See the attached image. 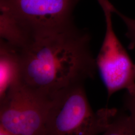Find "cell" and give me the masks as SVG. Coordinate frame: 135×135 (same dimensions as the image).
<instances>
[{
    "instance_id": "obj_1",
    "label": "cell",
    "mask_w": 135,
    "mask_h": 135,
    "mask_svg": "<svg viewBox=\"0 0 135 135\" xmlns=\"http://www.w3.org/2000/svg\"><path fill=\"white\" fill-rule=\"evenodd\" d=\"M19 50L21 83L52 96L66 87L95 77L91 37L74 23L46 29L24 28Z\"/></svg>"
},
{
    "instance_id": "obj_2",
    "label": "cell",
    "mask_w": 135,
    "mask_h": 135,
    "mask_svg": "<svg viewBox=\"0 0 135 135\" xmlns=\"http://www.w3.org/2000/svg\"><path fill=\"white\" fill-rule=\"evenodd\" d=\"M112 109L94 112L83 83L66 87L51 97L46 135H94L104 134Z\"/></svg>"
},
{
    "instance_id": "obj_3",
    "label": "cell",
    "mask_w": 135,
    "mask_h": 135,
    "mask_svg": "<svg viewBox=\"0 0 135 135\" xmlns=\"http://www.w3.org/2000/svg\"><path fill=\"white\" fill-rule=\"evenodd\" d=\"M51 97L20 83L0 99V135H46Z\"/></svg>"
},
{
    "instance_id": "obj_4",
    "label": "cell",
    "mask_w": 135,
    "mask_h": 135,
    "mask_svg": "<svg viewBox=\"0 0 135 135\" xmlns=\"http://www.w3.org/2000/svg\"><path fill=\"white\" fill-rule=\"evenodd\" d=\"M106 21L105 38L98 57L97 69L107 91L108 97L123 89L129 91L135 87V64L118 38L112 24V6L109 0H97Z\"/></svg>"
},
{
    "instance_id": "obj_5",
    "label": "cell",
    "mask_w": 135,
    "mask_h": 135,
    "mask_svg": "<svg viewBox=\"0 0 135 135\" xmlns=\"http://www.w3.org/2000/svg\"><path fill=\"white\" fill-rule=\"evenodd\" d=\"M81 0H0L1 13L31 29L74 23L73 13Z\"/></svg>"
},
{
    "instance_id": "obj_6",
    "label": "cell",
    "mask_w": 135,
    "mask_h": 135,
    "mask_svg": "<svg viewBox=\"0 0 135 135\" xmlns=\"http://www.w3.org/2000/svg\"><path fill=\"white\" fill-rule=\"evenodd\" d=\"M22 66L19 52L0 39V99L21 83Z\"/></svg>"
},
{
    "instance_id": "obj_7",
    "label": "cell",
    "mask_w": 135,
    "mask_h": 135,
    "mask_svg": "<svg viewBox=\"0 0 135 135\" xmlns=\"http://www.w3.org/2000/svg\"><path fill=\"white\" fill-rule=\"evenodd\" d=\"M103 134L135 135V123L130 114L113 109Z\"/></svg>"
},
{
    "instance_id": "obj_8",
    "label": "cell",
    "mask_w": 135,
    "mask_h": 135,
    "mask_svg": "<svg viewBox=\"0 0 135 135\" xmlns=\"http://www.w3.org/2000/svg\"><path fill=\"white\" fill-rule=\"evenodd\" d=\"M112 11L113 13L118 15L124 22L127 27L126 37L129 40L128 48L129 50H133L135 48V19H133L122 14L116 9L113 5Z\"/></svg>"
},
{
    "instance_id": "obj_9",
    "label": "cell",
    "mask_w": 135,
    "mask_h": 135,
    "mask_svg": "<svg viewBox=\"0 0 135 135\" xmlns=\"http://www.w3.org/2000/svg\"><path fill=\"white\" fill-rule=\"evenodd\" d=\"M124 109L129 112L135 123V87L132 90L127 91L124 99Z\"/></svg>"
}]
</instances>
